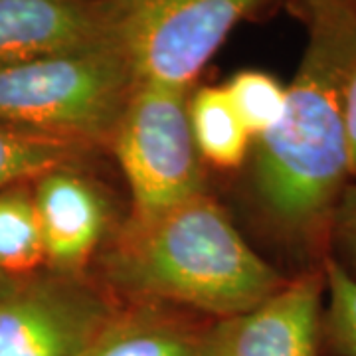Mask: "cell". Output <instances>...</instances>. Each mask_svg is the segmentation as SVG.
<instances>
[{"instance_id": "12", "label": "cell", "mask_w": 356, "mask_h": 356, "mask_svg": "<svg viewBox=\"0 0 356 356\" xmlns=\"http://www.w3.org/2000/svg\"><path fill=\"white\" fill-rule=\"evenodd\" d=\"M95 149L0 121V192L64 166H83Z\"/></svg>"}, {"instance_id": "10", "label": "cell", "mask_w": 356, "mask_h": 356, "mask_svg": "<svg viewBox=\"0 0 356 356\" xmlns=\"http://www.w3.org/2000/svg\"><path fill=\"white\" fill-rule=\"evenodd\" d=\"M123 309L79 356H208L206 332L166 317L159 305Z\"/></svg>"}, {"instance_id": "13", "label": "cell", "mask_w": 356, "mask_h": 356, "mask_svg": "<svg viewBox=\"0 0 356 356\" xmlns=\"http://www.w3.org/2000/svg\"><path fill=\"white\" fill-rule=\"evenodd\" d=\"M46 267L32 182L0 192V273L24 275Z\"/></svg>"}, {"instance_id": "4", "label": "cell", "mask_w": 356, "mask_h": 356, "mask_svg": "<svg viewBox=\"0 0 356 356\" xmlns=\"http://www.w3.org/2000/svg\"><path fill=\"white\" fill-rule=\"evenodd\" d=\"M188 99L191 88L156 81L133 91L111 143L131 194L129 216H154L206 192Z\"/></svg>"}, {"instance_id": "16", "label": "cell", "mask_w": 356, "mask_h": 356, "mask_svg": "<svg viewBox=\"0 0 356 356\" xmlns=\"http://www.w3.org/2000/svg\"><path fill=\"white\" fill-rule=\"evenodd\" d=\"M331 245H334V250L341 255L332 257L356 277V184H348L344 188L334 210Z\"/></svg>"}, {"instance_id": "3", "label": "cell", "mask_w": 356, "mask_h": 356, "mask_svg": "<svg viewBox=\"0 0 356 356\" xmlns=\"http://www.w3.org/2000/svg\"><path fill=\"white\" fill-rule=\"evenodd\" d=\"M139 79L119 46L0 67V121L111 149Z\"/></svg>"}, {"instance_id": "11", "label": "cell", "mask_w": 356, "mask_h": 356, "mask_svg": "<svg viewBox=\"0 0 356 356\" xmlns=\"http://www.w3.org/2000/svg\"><path fill=\"white\" fill-rule=\"evenodd\" d=\"M188 117L196 149L204 163L238 168L252 153L254 139L243 127L224 88L196 89L188 99Z\"/></svg>"}, {"instance_id": "15", "label": "cell", "mask_w": 356, "mask_h": 356, "mask_svg": "<svg viewBox=\"0 0 356 356\" xmlns=\"http://www.w3.org/2000/svg\"><path fill=\"white\" fill-rule=\"evenodd\" d=\"M224 89L252 139L264 137L277 125L285 109V88L275 77L257 70H243Z\"/></svg>"}, {"instance_id": "17", "label": "cell", "mask_w": 356, "mask_h": 356, "mask_svg": "<svg viewBox=\"0 0 356 356\" xmlns=\"http://www.w3.org/2000/svg\"><path fill=\"white\" fill-rule=\"evenodd\" d=\"M344 131H346V153H348V175L356 178V70L346 89L344 102Z\"/></svg>"}, {"instance_id": "6", "label": "cell", "mask_w": 356, "mask_h": 356, "mask_svg": "<svg viewBox=\"0 0 356 356\" xmlns=\"http://www.w3.org/2000/svg\"><path fill=\"white\" fill-rule=\"evenodd\" d=\"M119 311L91 273H0V356H79Z\"/></svg>"}, {"instance_id": "2", "label": "cell", "mask_w": 356, "mask_h": 356, "mask_svg": "<svg viewBox=\"0 0 356 356\" xmlns=\"http://www.w3.org/2000/svg\"><path fill=\"white\" fill-rule=\"evenodd\" d=\"M91 273L117 299L178 305L210 317L245 313L289 281L267 264L208 194L113 229Z\"/></svg>"}, {"instance_id": "9", "label": "cell", "mask_w": 356, "mask_h": 356, "mask_svg": "<svg viewBox=\"0 0 356 356\" xmlns=\"http://www.w3.org/2000/svg\"><path fill=\"white\" fill-rule=\"evenodd\" d=\"M117 46L102 0H0V67Z\"/></svg>"}, {"instance_id": "1", "label": "cell", "mask_w": 356, "mask_h": 356, "mask_svg": "<svg viewBox=\"0 0 356 356\" xmlns=\"http://www.w3.org/2000/svg\"><path fill=\"white\" fill-rule=\"evenodd\" d=\"M309 38L277 125L252 147V194L266 228L299 261L329 257L348 186L344 102L356 70V0H299Z\"/></svg>"}, {"instance_id": "7", "label": "cell", "mask_w": 356, "mask_h": 356, "mask_svg": "<svg viewBox=\"0 0 356 356\" xmlns=\"http://www.w3.org/2000/svg\"><path fill=\"white\" fill-rule=\"evenodd\" d=\"M323 266L307 269L254 309L218 318L206 331L208 356H321Z\"/></svg>"}, {"instance_id": "5", "label": "cell", "mask_w": 356, "mask_h": 356, "mask_svg": "<svg viewBox=\"0 0 356 356\" xmlns=\"http://www.w3.org/2000/svg\"><path fill=\"white\" fill-rule=\"evenodd\" d=\"M139 81L191 88L245 18L275 0H102Z\"/></svg>"}, {"instance_id": "8", "label": "cell", "mask_w": 356, "mask_h": 356, "mask_svg": "<svg viewBox=\"0 0 356 356\" xmlns=\"http://www.w3.org/2000/svg\"><path fill=\"white\" fill-rule=\"evenodd\" d=\"M44 261L58 273H89L113 234V208L102 184L83 166L54 168L32 182Z\"/></svg>"}, {"instance_id": "14", "label": "cell", "mask_w": 356, "mask_h": 356, "mask_svg": "<svg viewBox=\"0 0 356 356\" xmlns=\"http://www.w3.org/2000/svg\"><path fill=\"white\" fill-rule=\"evenodd\" d=\"M323 346L334 356H356V277L331 254L323 261Z\"/></svg>"}]
</instances>
